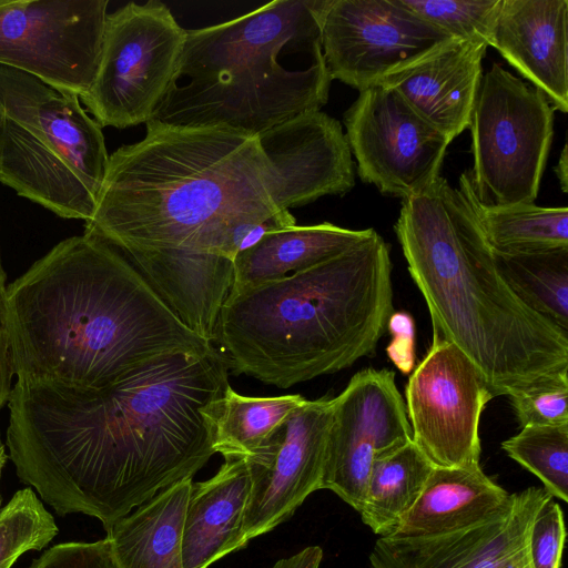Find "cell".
<instances>
[{
  "mask_svg": "<svg viewBox=\"0 0 568 568\" xmlns=\"http://www.w3.org/2000/svg\"><path fill=\"white\" fill-rule=\"evenodd\" d=\"M227 372L216 349L161 355L97 389L18 379L7 429L16 473L58 515L109 530L215 454L204 409Z\"/></svg>",
  "mask_w": 568,
  "mask_h": 568,
  "instance_id": "obj_1",
  "label": "cell"
},
{
  "mask_svg": "<svg viewBox=\"0 0 568 568\" xmlns=\"http://www.w3.org/2000/svg\"><path fill=\"white\" fill-rule=\"evenodd\" d=\"M7 290L19 381L97 389L161 355L216 351L119 250L88 233L59 242Z\"/></svg>",
  "mask_w": 568,
  "mask_h": 568,
  "instance_id": "obj_2",
  "label": "cell"
},
{
  "mask_svg": "<svg viewBox=\"0 0 568 568\" xmlns=\"http://www.w3.org/2000/svg\"><path fill=\"white\" fill-rule=\"evenodd\" d=\"M394 229L433 338L457 345L493 397L568 372V332L510 290L468 203L445 178L402 199Z\"/></svg>",
  "mask_w": 568,
  "mask_h": 568,
  "instance_id": "obj_3",
  "label": "cell"
},
{
  "mask_svg": "<svg viewBox=\"0 0 568 568\" xmlns=\"http://www.w3.org/2000/svg\"><path fill=\"white\" fill-rule=\"evenodd\" d=\"M144 138L109 156L84 233L121 253H214L223 226L280 212L257 135L150 120Z\"/></svg>",
  "mask_w": 568,
  "mask_h": 568,
  "instance_id": "obj_4",
  "label": "cell"
},
{
  "mask_svg": "<svg viewBox=\"0 0 568 568\" xmlns=\"http://www.w3.org/2000/svg\"><path fill=\"white\" fill-rule=\"evenodd\" d=\"M393 312L389 246L375 231L311 268L230 294L215 343L233 374L288 388L373 355Z\"/></svg>",
  "mask_w": 568,
  "mask_h": 568,
  "instance_id": "obj_5",
  "label": "cell"
},
{
  "mask_svg": "<svg viewBox=\"0 0 568 568\" xmlns=\"http://www.w3.org/2000/svg\"><path fill=\"white\" fill-rule=\"evenodd\" d=\"M331 0H275L230 21L186 30L152 120L258 135L328 100L322 50Z\"/></svg>",
  "mask_w": 568,
  "mask_h": 568,
  "instance_id": "obj_6",
  "label": "cell"
},
{
  "mask_svg": "<svg viewBox=\"0 0 568 568\" xmlns=\"http://www.w3.org/2000/svg\"><path fill=\"white\" fill-rule=\"evenodd\" d=\"M109 154L75 93L0 65V183L63 219L89 221Z\"/></svg>",
  "mask_w": 568,
  "mask_h": 568,
  "instance_id": "obj_7",
  "label": "cell"
},
{
  "mask_svg": "<svg viewBox=\"0 0 568 568\" xmlns=\"http://www.w3.org/2000/svg\"><path fill=\"white\" fill-rule=\"evenodd\" d=\"M554 112L535 87L493 63L470 115L471 186L487 206L534 203L554 135Z\"/></svg>",
  "mask_w": 568,
  "mask_h": 568,
  "instance_id": "obj_8",
  "label": "cell"
},
{
  "mask_svg": "<svg viewBox=\"0 0 568 568\" xmlns=\"http://www.w3.org/2000/svg\"><path fill=\"white\" fill-rule=\"evenodd\" d=\"M185 39L186 30L159 0L129 2L106 14L95 77L80 98L101 128L152 120Z\"/></svg>",
  "mask_w": 568,
  "mask_h": 568,
  "instance_id": "obj_9",
  "label": "cell"
},
{
  "mask_svg": "<svg viewBox=\"0 0 568 568\" xmlns=\"http://www.w3.org/2000/svg\"><path fill=\"white\" fill-rule=\"evenodd\" d=\"M108 0H0V65L83 97L99 64Z\"/></svg>",
  "mask_w": 568,
  "mask_h": 568,
  "instance_id": "obj_10",
  "label": "cell"
},
{
  "mask_svg": "<svg viewBox=\"0 0 568 568\" xmlns=\"http://www.w3.org/2000/svg\"><path fill=\"white\" fill-rule=\"evenodd\" d=\"M405 395L412 440L435 467L480 466L479 420L494 397L480 371L457 345L433 338Z\"/></svg>",
  "mask_w": 568,
  "mask_h": 568,
  "instance_id": "obj_11",
  "label": "cell"
},
{
  "mask_svg": "<svg viewBox=\"0 0 568 568\" xmlns=\"http://www.w3.org/2000/svg\"><path fill=\"white\" fill-rule=\"evenodd\" d=\"M344 125L361 180L400 199L436 181L452 142L381 84L359 92L344 113Z\"/></svg>",
  "mask_w": 568,
  "mask_h": 568,
  "instance_id": "obj_12",
  "label": "cell"
},
{
  "mask_svg": "<svg viewBox=\"0 0 568 568\" xmlns=\"http://www.w3.org/2000/svg\"><path fill=\"white\" fill-rule=\"evenodd\" d=\"M399 0H331L322 50L332 80L364 91L449 40Z\"/></svg>",
  "mask_w": 568,
  "mask_h": 568,
  "instance_id": "obj_13",
  "label": "cell"
},
{
  "mask_svg": "<svg viewBox=\"0 0 568 568\" xmlns=\"http://www.w3.org/2000/svg\"><path fill=\"white\" fill-rule=\"evenodd\" d=\"M412 440L404 399L390 369L357 372L333 398L321 489L359 513L375 458Z\"/></svg>",
  "mask_w": 568,
  "mask_h": 568,
  "instance_id": "obj_14",
  "label": "cell"
},
{
  "mask_svg": "<svg viewBox=\"0 0 568 568\" xmlns=\"http://www.w3.org/2000/svg\"><path fill=\"white\" fill-rule=\"evenodd\" d=\"M333 398L306 400L258 455L245 459L251 490L242 541L270 532L321 489Z\"/></svg>",
  "mask_w": 568,
  "mask_h": 568,
  "instance_id": "obj_15",
  "label": "cell"
},
{
  "mask_svg": "<svg viewBox=\"0 0 568 568\" xmlns=\"http://www.w3.org/2000/svg\"><path fill=\"white\" fill-rule=\"evenodd\" d=\"M552 497L540 487L510 494L505 507L471 527L432 537H381L369 568H534L529 535Z\"/></svg>",
  "mask_w": 568,
  "mask_h": 568,
  "instance_id": "obj_16",
  "label": "cell"
},
{
  "mask_svg": "<svg viewBox=\"0 0 568 568\" xmlns=\"http://www.w3.org/2000/svg\"><path fill=\"white\" fill-rule=\"evenodd\" d=\"M271 174V195L280 211L303 206L355 184L354 162L341 123L307 111L257 135Z\"/></svg>",
  "mask_w": 568,
  "mask_h": 568,
  "instance_id": "obj_17",
  "label": "cell"
},
{
  "mask_svg": "<svg viewBox=\"0 0 568 568\" xmlns=\"http://www.w3.org/2000/svg\"><path fill=\"white\" fill-rule=\"evenodd\" d=\"M487 48L483 41L450 38L379 84L453 141L469 126Z\"/></svg>",
  "mask_w": 568,
  "mask_h": 568,
  "instance_id": "obj_18",
  "label": "cell"
},
{
  "mask_svg": "<svg viewBox=\"0 0 568 568\" xmlns=\"http://www.w3.org/2000/svg\"><path fill=\"white\" fill-rule=\"evenodd\" d=\"M489 47L568 111V0H500Z\"/></svg>",
  "mask_w": 568,
  "mask_h": 568,
  "instance_id": "obj_19",
  "label": "cell"
},
{
  "mask_svg": "<svg viewBox=\"0 0 568 568\" xmlns=\"http://www.w3.org/2000/svg\"><path fill=\"white\" fill-rule=\"evenodd\" d=\"M122 254L186 328L211 345L216 342L221 311L234 282V261L185 248Z\"/></svg>",
  "mask_w": 568,
  "mask_h": 568,
  "instance_id": "obj_20",
  "label": "cell"
},
{
  "mask_svg": "<svg viewBox=\"0 0 568 568\" xmlns=\"http://www.w3.org/2000/svg\"><path fill=\"white\" fill-rule=\"evenodd\" d=\"M250 490L245 459H226L214 476L192 483L182 530L183 568H209L245 547L242 530Z\"/></svg>",
  "mask_w": 568,
  "mask_h": 568,
  "instance_id": "obj_21",
  "label": "cell"
},
{
  "mask_svg": "<svg viewBox=\"0 0 568 568\" xmlns=\"http://www.w3.org/2000/svg\"><path fill=\"white\" fill-rule=\"evenodd\" d=\"M509 497L480 466L434 467L419 497L388 537L419 538L458 531L500 511Z\"/></svg>",
  "mask_w": 568,
  "mask_h": 568,
  "instance_id": "obj_22",
  "label": "cell"
},
{
  "mask_svg": "<svg viewBox=\"0 0 568 568\" xmlns=\"http://www.w3.org/2000/svg\"><path fill=\"white\" fill-rule=\"evenodd\" d=\"M374 229L349 230L329 222L266 234L234 258L236 293L311 268L368 239Z\"/></svg>",
  "mask_w": 568,
  "mask_h": 568,
  "instance_id": "obj_23",
  "label": "cell"
},
{
  "mask_svg": "<svg viewBox=\"0 0 568 568\" xmlns=\"http://www.w3.org/2000/svg\"><path fill=\"white\" fill-rule=\"evenodd\" d=\"M192 478L162 489L106 530L120 568H183L182 530Z\"/></svg>",
  "mask_w": 568,
  "mask_h": 568,
  "instance_id": "obj_24",
  "label": "cell"
},
{
  "mask_svg": "<svg viewBox=\"0 0 568 568\" xmlns=\"http://www.w3.org/2000/svg\"><path fill=\"white\" fill-rule=\"evenodd\" d=\"M307 399L300 394L252 397L230 385L204 409L212 448L224 459H250L263 452Z\"/></svg>",
  "mask_w": 568,
  "mask_h": 568,
  "instance_id": "obj_25",
  "label": "cell"
},
{
  "mask_svg": "<svg viewBox=\"0 0 568 568\" xmlns=\"http://www.w3.org/2000/svg\"><path fill=\"white\" fill-rule=\"evenodd\" d=\"M457 189L493 250L527 253L568 247L567 206L545 207L535 203L484 205L474 193L469 170L460 175Z\"/></svg>",
  "mask_w": 568,
  "mask_h": 568,
  "instance_id": "obj_26",
  "label": "cell"
},
{
  "mask_svg": "<svg viewBox=\"0 0 568 568\" xmlns=\"http://www.w3.org/2000/svg\"><path fill=\"white\" fill-rule=\"evenodd\" d=\"M435 466L413 440L375 458L359 515L374 534L388 537L419 497Z\"/></svg>",
  "mask_w": 568,
  "mask_h": 568,
  "instance_id": "obj_27",
  "label": "cell"
},
{
  "mask_svg": "<svg viewBox=\"0 0 568 568\" xmlns=\"http://www.w3.org/2000/svg\"><path fill=\"white\" fill-rule=\"evenodd\" d=\"M493 253L499 273L515 295L568 332V247L527 253L493 250Z\"/></svg>",
  "mask_w": 568,
  "mask_h": 568,
  "instance_id": "obj_28",
  "label": "cell"
},
{
  "mask_svg": "<svg viewBox=\"0 0 568 568\" xmlns=\"http://www.w3.org/2000/svg\"><path fill=\"white\" fill-rule=\"evenodd\" d=\"M501 448L538 477L552 498L568 501V424L523 427Z\"/></svg>",
  "mask_w": 568,
  "mask_h": 568,
  "instance_id": "obj_29",
  "label": "cell"
},
{
  "mask_svg": "<svg viewBox=\"0 0 568 568\" xmlns=\"http://www.w3.org/2000/svg\"><path fill=\"white\" fill-rule=\"evenodd\" d=\"M59 532L53 516L31 488L18 490L0 509V568L24 552L43 549Z\"/></svg>",
  "mask_w": 568,
  "mask_h": 568,
  "instance_id": "obj_30",
  "label": "cell"
},
{
  "mask_svg": "<svg viewBox=\"0 0 568 568\" xmlns=\"http://www.w3.org/2000/svg\"><path fill=\"white\" fill-rule=\"evenodd\" d=\"M422 20L452 38L487 43L500 0H399Z\"/></svg>",
  "mask_w": 568,
  "mask_h": 568,
  "instance_id": "obj_31",
  "label": "cell"
},
{
  "mask_svg": "<svg viewBox=\"0 0 568 568\" xmlns=\"http://www.w3.org/2000/svg\"><path fill=\"white\" fill-rule=\"evenodd\" d=\"M507 397L521 428L568 424V372L541 378Z\"/></svg>",
  "mask_w": 568,
  "mask_h": 568,
  "instance_id": "obj_32",
  "label": "cell"
},
{
  "mask_svg": "<svg viewBox=\"0 0 568 568\" xmlns=\"http://www.w3.org/2000/svg\"><path fill=\"white\" fill-rule=\"evenodd\" d=\"M565 539L564 511L550 499L538 511L530 529L529 555L534 568H561Z\"/></svg>",
  "mask_w": 568,
  "mask_h": 568,
  "instance_id": "obj_33",
  "label": "cell"
},
{
  "mask_svg": "<svg viewBox=\"0 0 568 568\" xmlns=\"http://www.w3.org/2000/svg\"><path fill=\"white\" fill-rule=\"evenodd\" d=\"M29 568H120L108 537L91 541L55 545L36 559Z\"/></svg>",
  "mask_w": 568,
  "mask_h": 568,
  "instance_id": "obj_34",
  "label": "cell"
},
{
  "mask_svg": "<svg viewBox=\"0 0 568 568\" xmlns=\"http://www.w3.org/2000/svg\"><path fill=\"white\" fill-rule=\"evenodd\" d=\"M387 329L393 339L386 347V354L403 374H409L415 365L414 320L406 312H393L387 322Z\"/></svg>",
  "mask_w": 568,
  "mask_h": 568,
  "instance_id": "obj_35",
  "label": "cell"
},
{
  "mask_svg": "<svg viewBox=\"0 0 568 568\" xmlns=\"http://www.w3.org/2000/svg\"><path fill=\"white\" fill-rule=\"evenodd\" d=\"M9 312L6 272L0 257V409L8 404L13 376L10 363Z\"/></svg>",
  "mask_w": 568,
  "mask_h": 568,
  "instance_id": "obj_36",
  "label": "cell"
},
{
  "mask_svg": "<svg viewBox=\"0 0 568 568\" xmlns=\"http://www.w3.org/2000/svg\"><path fill=\"white\" fill-rule=\"evenodd\" d=\"M322 559V548L308 546L291 557L280 559L272 568H320Z\"/></svg>",
  "mask_w": 568,
  "mask_h": 568,
  "instance_id": "obj_37",
  "label": "cell"
},
{
  "mask_svg": "<svg viewBox=\"0 0 568 568\" xmlns=\"http://www.w3.org/2000/svg\"><path fill=\"white\" fill-rule=\"evenodd\" d=\"M568 156H567V144L564 145L560 153L558 163L555 168L557 179L559 181L560 189L564 193H567L568 186Z\"/></svg>",
  "mask_w": 568,
  "mask_h": 568,
  "instance_id": "obj_38",
  "label": "cell"
},
{
  "mask_svg": "<svg viewBox=\"0 0 568 568\" xmlns=\"http://www.w3.org/2000/svg\"><path fill=\"white\" fill-rule=\"evenodd\" d=\"M7 459H8L7 453L0 456V478H1L2 469L6 465ZM0 506H1V498H0Z\"/></svg>",
  "mask_w": 568,
  "mask_h": 568,
  "instance_id": "obj_39",
  "label": "cell"
},
{
  "mask_svg": "<svg viewBox=\"0 0 568 568\" xmlns=\"http://www.w3.org/2000/svg\"><path fill=\"white\" fill-rule=\"evenodd\" d=\"M6 454L4 445L0 442V456Z\"/></svg>",
  "mask_w": 568,
  "mask_h": 568,
  "instance_id": "obj_40",
  "label": "cell"
}]
</instances>
